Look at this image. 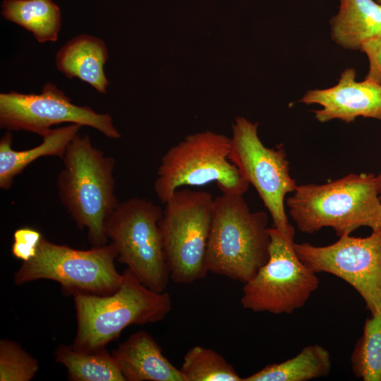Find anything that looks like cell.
<instances>
[{"instance_id":"1","label":"cell","mask_w":381,"mask_h":381,"mask_svg":"<svg viewBox=\"0 0 381 381\" xmlns=\"http://www.w3.org/2000/svg\"><path fill=\"white\" fill-rule=\"evenodd\" d=\"M286 205L303 233L331 227L340 237L361 226L381 229L377 177L373 174H350L325 184L298 186Z\"/></svg>"},{"instance_id":"2","label":"cell","mask_w":381,"mask_h":381,"mask_svg":"<svg viewBox=\"0 0 381 381\" xmlns=\"http://www.w3.org/2000/svg\"><path fill=\"white\" fill-rule=\"evenodd\" d=\"M62 159L56 183L61 203L78 226L87 230L92 246L107 244L105 223L119 203L114 158L94 147L88 135L78 133Z\"/></svg>"},{"instance_id":"3","label":"cell","mask_w":381,"mask_h":381,"mask_svg":"<svg viewBox=\"0 0 381 381\" xmlns=\"http://www.w3.org/2000/svg\"><path fill=\"white\" fill-rule=\"evenodd\" d=\"M268 215L252 212L243 194L214 198L205 253L208 272L243 284L251 279L269 258Z\"/></svg>"},{"instance_id":"4","label":"cell","mask_w":381,"mask_h":381,"mask_svg":"<svg viewBox=\"0 0 381 381\" xmlns=\"http://www.w3.org/2000/svg\"><path fill=\"white\" fill-rule=\"evenodd\" d=\"M122 274L120 287L110 295L73 294L77 319L75 348L87 351L104 349L128 326L157 322L171 311L168 292L149 289L127 267Z\"/></svg>"},{"instance_id":"5","label":"cell","mask_w":381,"mask_h":381,"mask_svg":"<svg viewBox=\"0 0 381 381\" xmlns=\"http://www.w3.org/2000/svg\"><path fill=\"white\" fill-rule=\"evenodd\" d=\"M231 139L206 131L187 135L162 156L154 191L165 204L183 186L215 181L222 193L244 194L249 183L229 159Z\"/></svg>"},{"instance_id":"6","label":"cell","mask_w":381,"mask_h":381,"mask_svg":"<svg viewBox=\"0 0 381 381\" xmlns=\"http://www.w3.org/2000/svg\"><path fill=\"white\" fill-rule=\"evenodd\" d=\"M117 258L111 243L79 250L52 243L43 236L35 256L23 262L14 274L13 281L21 285L49 279L60 284L65 294L110 295L123 281V274L115 266Z\"/></svg>"},{"instance_id":"7","label":"cell","mask_w":381,"mask_h":381,"mask_svg":"<svg viewBox=\"0 0 381 381\" xmlns=\"http://www.w3.org/2000/svg\"><path fill=\"white\" fill-rule=\"evenodd\" d=\"M269 258L244 284L241 303L253 312L290 314L305 306L318 289L316 273L306 266L295 250V230L271 227Z\"/></svg>"},{"instance_id":"8","label":"cell","mask_w":381,"mask_h":381,"mask_svg":"<svg viewBox=\"0 0 381 381\" xmlns=\"http://www.w3.org/2000/svg\"><path fill=\"white\" fill-rule=\"evenodd\" d=\"M162 213L152 201L132 198L119 202L105 223L118 261L157 292L165 291L170 279L160 228Z\"/></svg>"},{"instance_id":"9","label":"cell","mask_w":381,"mask_h":381,"mask_svg":"<svg viewBox=\"0 0 381 381\" xmlns=\"http://www.w3.org/2000/svg\"><path fill=\"white\" fill-rule=\"evenodd\" d=\"M214 198L207 191L178 189L164 204L160 228L170 279L188 284L207 274L205 253Z\"/></svg>"},{"instance_id":"10","label":"cell","mask_w":381,"mask_h":381,"mask_svg":"<svg viewBox=\"0 0 381 381\" xmlns=\"http://www.w3.org/2000/svg\"><path fill=\"white\" fill-rule=\"evenodd\" d=\"M258 126L257 122L243 117L236 118L228 158L256 190L271 216L273 226L284 228L289 224L285 197L298 185L290 175L284 150L266 147L258 137Z\"/></svg>"},{"instance_id":"11","label":"cell","mask_w":381,"mask_h":381,"mask_svg":"<svg viewBox=\"0 0 381 381\" xmlns=\"http://www.w3.org/2000/svg\"><path fill=\"white\" fill-rule=\"evenodd\" d=\"M294 247L314 272L342 279L361 296L371 314L381 312V229L364 238L344 235L325 246L295 243Z\"/></svg>"},{"instance_id":"12","label":"cell","mask_w":381,"mask_h":381,"mask_svg":"<svg viewBox=\"0 0 381 381\" xmlns=\"http://www.w3.org/2000/svg\"><path fill=\"white\" fill-rule=\"evenodd\" d=\"M62 123L93 128L104 136L118 139L121 133L109 114H99L88 106H79L58 87L47 83L40 93L11 91L0 94V127L25 131L42 137L52 126Z\"/></svg>"},{"instance_id":"13","label":"cell","mask_w":381,"mask_h":381,"mask_svg":"<svg viewBox=\"0 0 381 381\" xmlns=\"http://www.w3.org/2000/svg\"><path fill=\"white\" fill-rule=\"evenodd\" d=\"M356 78V70L346 68L337 85L308 90L298 102L322 106L314 111L315 118L321 123L339 119L349 123L358 117L381 121V85L368 79L357 81Z\"/></svg>"},{"instance_id":"14","label":"cell","mask_w":381,"mask_h":381,"mask_svg":"<svg viewBox=\"0 0 381 381\" xmlns=\"http://www.w3.org/2000/svg\"><path fill=\"white\" fill-rule=\"evenodd\" d=\"M112 355L126 381H185L180 369L165 357L159 344L145 331L131 334Z\"/></svg>"},{"instance_id":"15","label":"cell","mask_w":381,"mask_h":381,"mask_svg":"<svg viewBox=\"0 0 381 381\" xmlns=\"http://www.w3.org/2000/svg\"><path fill=\"white\" fill-rule=\"evenodd\" d=\"M109 53L104 42L95 36L78 35L56 52L55 64L68 78H78L100 94H106L109 82L104 72Z\"/></svg>"},{"instance_id":"16","label":"cell","mask_w":381,"mask_h":381,"mask_svg":"<svg viewBox=\"0 0 381 381\" xmlns=\"http://www.w3.org/2000/svg\"><path fill=\"white\" fill-rule=\"evenodd\" d=\"M80 127L79 124L71 123L52 128L42 137L40 145L25 150H13L12 135L10 131L6 133L0 140V188L8 190L14 178L40 157L55 156L62 159Z\"/></svg>"},{"instance_id":"17","label":"cell","mask_w":381,"mask_h":381,"mask_svg":"<svg viewBox=\"0 0 381 381\" xmlns=\"http://www.w3.org/2000/svg\"><path fill=\"white\" fill-rule=\"evenodd\" d=\"M330 20L331 37L342 48L360 50L368 40L381 35V4L373 0H339Z\"/></svg>"},{"instance_id":"18","label":"cell","mask_w":381,"mask_h":381,"mask_svg":"<svg viewBox=\"0 0 381 381\" xmlns=\"http://www.w3.org/2000/svg\"><path fill=\"white\" fill-rule=\"evenodd\" d=\"M1 13L6 20L31 32L39 43L58 40L61 13L53 0H4Z\"/></svg>"},{"instance_id":"19","label":"cell","mask_w":381,"mask_h":381,"mask_svg":"<svg viewBox=\"0 0 381 381\" xmlns=\"http://www.w3.org/2000/svg\"><path fill=\"white\" fill-rule=\"evenodd\" d=\"M332 362L329 351L318 344L304 347L294 358L265 366L243 381H307L326 377Z\"/></svg>"},{"instance_id":"20","label":"cell","mask_w":381,"mask_h":381,"mask_svg":"<svg viewBox=\"0 0 381 381\" xmlns=\"http://www.w3.org/2000/svg\"><path fill=\"white\" fill-rule=\"evenodd\" d=\"M56 361L67 369L73 381H126L115 358L106 349L87 351L59 344Z\"/></svg>"},{"instance_id":"21","label":"cell","mask_w":381,"mask_h":381,"mask_svg":"<svg viewBox=\"0 0 381 381\" xmlns=\"http://www.w3.org/2000/svg\"><path fill=\"white\" fill-rule=\"evenodd\" d=\"M354 375L364 381H381V312L365 320L351 356Z\"/></svg>"},{"instance_id":"22","label":"cell","mask_w":381,"mask_h":381,"mask_svg":"<svg viewBox=\"0 0 381 381\" xmlns=\"http://www.w3.org/2000/svg\"><path fill=\"white\" fill-rule=\"evenodd\" d=\"M179 369L185 381H243L222 355L199 345L186 353Z\"/></svg>"},{"instance_id":"23","label":"cell","mask_w":381,"mask_h":381,"mask_svg":"<svg viewBox=\"0 0 381 381\" xmlns=\"http://www.w3.org/2000/svg\"><path fill=\"white\" fill-rule=\"evenodd\" d=\"M39 370L37 359L15 341H0V380L29 381Z\"/></svg>"},{"instance_id":"24","label":"cell","mask_w":381,"mask_h":381,"mask_svg":"<svg viewBox=\"0 0 381 381\" xmlns=\"http://www.w3.org/2000/svg\"><path fill=\"white\" fill-rule=\"evenodd\" d=\"M42 236L39 231L30 227L16 229L11 248L13 256L23 262L33 258Z\"/></svg>"},{"instance_id":"25","label":"cell","mask_w":381,"mask_h":381,"mask_svg":"<svg viewBox=\"0 0 381 381\" xmlns=\"http://www.w3.org/2000/svg\"><path fill=\"white\" fill-rule=\"evenodd\" d=\"M369 61V69L365 79L381 85V35L366 40L361 47Z\"/></svg>"},{"instance_id":"26","label":"cell","mask_w":381,"mask_h":381,"mask_svg":"<svg viewBox=\"0 0 381 381\" xmlns=\"http://www.w3.org/2000/svg\"><path fill=\"white\" fill-rule=\"evenodd\" d=\"M377 177V182H378L379 195L381 200V174H379Z\"/></svg>"},{"instance_id":"27","label":"cell","mask_w":381,"mask_h":381,"mask_svg":"<svg viewBox=\"0 0 381 381\" xmlns=\"http://www.w3.org/2000/svg\"><path fill=\"white\" fill-rule=\"evenodd\" d=\"M376 1L381 4V0H376Z\"/></svg>"}]
</instances>
